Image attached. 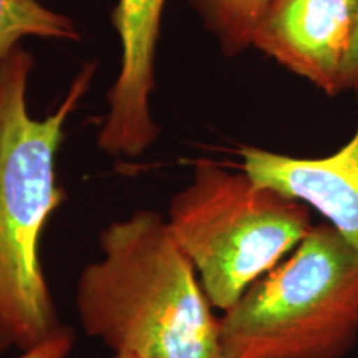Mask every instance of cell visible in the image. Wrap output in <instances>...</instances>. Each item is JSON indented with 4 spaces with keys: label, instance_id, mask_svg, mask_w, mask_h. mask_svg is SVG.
<instances>
[{
    "label": "cell",
    "instance_id": "7",
    "mask_svg": "<svg viewBox=\"0 0 358 358\" xmlns=\"http://www.w3.org/2000/svg\"><path fill=\"white\" fill-rule=\"evenodd\" d=\"M239 156L254 181L308 206L358 249V124L345 145L319 158L248 145Z\"/></svg>",
    "mask_w": 358,
    "mask_h": 358
},
{
    "label": "cell",
    "instance_id": "5",
    "mask_svg": "<svg viewBox=\"0 0 358 358\" xmlns=\"http://www.w3.org/2000/svg\"><path fill=\"white\" fill-rule=\"evenodd\" d=\"M166 0H118L111 22L122 43L118 77L108 92V113L96 145L115 158H138L158 140L151 115L156 50Z\"/></svg>",
    "mask_w": 358,
    "mask_h": 358
},
{
    "label": "cell",
    "instance_id": "4",
    "mask_svg": "<svg viewBox=\"0 0 358 358\" xmlns=\"http://www.w3.org/2000/svg\"><path fill=\"white\" fill-rule=\"evenodd\" d=\"M213 307L226 310L289 256L313 227L312 209L248 173L198 159L168 211Z\"/></svg>",
    "mask_w": 358,
    "mask_h": 358
},
{
    "label": "cell",
    "instance_id": "12",
    "mask_svg": "<svg viewBox=\"0 0 358 358\" xmlns=\"http://www.w3.org/2000/svg\"><path fill=\"white\" fill-rule=\"evenodd\" d=\"M113 358H138V357H133V355H115Z\"/></svg>",
    "mask_w": 358,
    "mask_h": 358
},
{
    "label": "cell",
    "instance_id": "9",
    "mask_svg": "<svg viewBox=\"0 0 358 358\" xmlns=\"http://www.w3.org/2000/svg\"><path fill=\"white\" fill-rule=\"evenodd\" d=\"M227 57L252 47L254 30L271 0H189Z\"/></svg>",
    "mask_w": 358,
    "mask_h": 358
},
{
    "label": "cell",
    "instance_id": "6",
    "mask_svg": "<svg viewBox=\"0 0 358 358\" xmlns=\"http://www.w3.org/2000/svg\"><path fill=\"white\" fill-rule=\"evenodd\" d=\"M355 10L357 0H271L252 47L335 96L342 93Z\"/></svg>",
    "mask_w": 358,
    "mask_h": 358
},
{
    "label": "cell",
    "instance_id": "10",
    "mask_svg": "<svg viewBox=\"0 0 358 358\" xmlns=\"http://www.w3.org/2000/svg\"><path fill=\"white\" fill-rule=\"evenodd\" d=\"M73 347V334L69 327L62 325L52 337L30 350L20 352L17 358H66Z\"/></svg>",
    "mask_w": 358,
    "mask_h": 358
},
{
    "label": "cell",
    "instance_id": "2",
    "mask_svg": "<svg viewBox=\"0 0 358 358\" xmlns=\"http://www.w3.org/2000/svg\"><path fill=\"white\" fill-rule=\"evenodd\" d=\"M77 284L85 332L115 355L221 358L219 319L191 259L159 213L136 211L100 236Z\"/></svg>",
    "mask_w": 358,
    "mask_h": 358
},
{
    "label": "cell",
    "instance_id": "3",
    "mask_svg": "<svg viewBox=\"0 0 358 358\" xmlns=\"http://www.w3.org/2000/svg\"><path fill=\"white\" fill-rule=\"evenodd\" d=\"M358 343V249L329 222L219 319L221 358H343Z\"/></svg>",
    "mask_w": 358,
    "mask_h": 358
},
{
    "label": "cell",
    "instance_id": "11",
    "mask_svg": "<svg viewBox=\"0 0 358 358\" xmlns=\"http://www.w3.org/2000/svg\"><path fill=\"white\" fill-rule=\"evenodd\" d=\"M357 92L358 93V0L355 10V29H353L352 47L348 52L345 69H343L342 77V93Z\"/></svg>",
    "mask_w": 358,
    "mask_h": 358
},
{
    "label": "cell",
    "instance_id": "1",
    "mask_svg": "<svg viewBox=\"0 0 358 358\" xmlns=\"http://www.w3.org/2000/svg\"><path fill=\"white\" fill-rule=\"evenodd\" d=\"M34 66L22 43L0 58V352L30 350L62 327L40 262V237L65 201L55 173L65 123L96 71L85 64L58 108L34 118L27 105Z\"/></svg>",
    "mask_w": 358,
    "mask_h": 358
},
{
    "label": "cell",
    "instance_id": "8",
    "mask_svg": "<svg viewBox=\"0 0 358 358\" xmlns=\"http://www.w3.org/2000/svg\"><path fill=\"white\" fill-rule=\"evenodd\" d=\"M27 37L77 42L82 35L69 15L52 10L40 0H0V58Z\"/></svg>",
    "mask_w": 358,
    "mask_h": 358
}]
</instances>
